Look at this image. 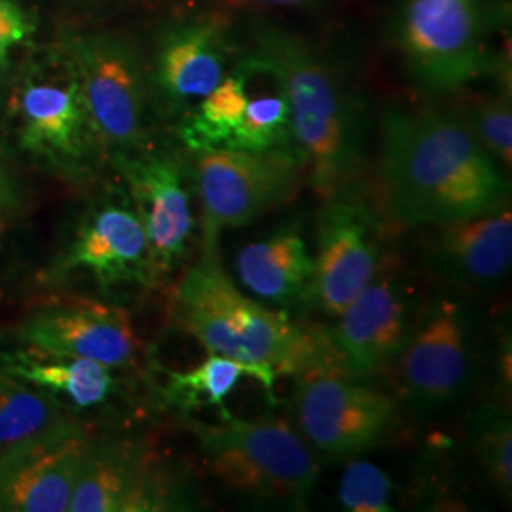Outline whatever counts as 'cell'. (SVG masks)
Listing matches in <instances>:
<instances>
[{
	"label": "cell",
	"mask_w": 512,
	"mask_h": 512,
	"mask_svg": "<svg viewBox=\"0 0 512 512\" xmlns=\"http://www.w3.org/2000/svg\"><path fill=\"white\" fill-rule=\"evenodd\" d=\"M505 169L476 141L461 112L385 110L378 184L385 215L408 228H435L509 203Z\"/></svg>",
	"instance_id": "cell-1"
},
{
	"label": "cell",
	"mask_w": 512,
	"mask_h": 512,
	"mask_svg": "<svg viewBox=\"0 0 512 512\" xmlns=\"http://www.w3.org/2000/svg\"><path fill=\"white\" fill-rule=\"evenodd\" d=\"M253 50L279 76L289 105L294 145L311 188L327 202L349 192L365 164L370 114L365 97L323 52L277 23H256Z\"/></svg>",
	"instance_id": "cell-2"
},
{
	"label": "cell",
	"mask_w": 512,
	"mask_h": 512,
	"mask_svg": "<svg viewBox=\"0 0 512 512\" xmlns=\"http://www.w3.org/2000/svg\"><path fill=\"white\" fill-rule=\"evenodd\" d=\"M171 321L194 336L209 355L251 366L270 395L277 378L336 370L327 332L304 329L287 311L270 310L241 293L217 251H203L200 262L177 283Z\"/></svg>",
	"instance_id": "cell-3"
},
{
	"label": "cell",
	"mask_w": 512,
	"mask_h": 512,
	"mask_svg": "<svg viewBox=\"0 0 512 512\" xmlns=\"http://www.w3.org/2000/svg\"><path fill=\"white\" fill-rule=\"evenodd\" d=\"M192 423L209 471L232 494L304 509L319 476L315 452L287 421Z\"/></svg>",
	"instance_id": "cell-4"
},
{
	"label": "cell",
	"mask_w": 512,
	"mask_h": 512,
	"mask_svg": "<svg viewBox=\"0 0 512 512\" xmlns=\"http://www.w3.org/2000/svg\"><path fill=\"white\" fill-rule=\"evenodd\" d=\"M494 19L488 0H403L395 42L410 80L425 92L456 93L490 73Z\"/></svg>",
	"instance_id": "cell-5"
},
{
	"label": "cell",
	"mask_w": 512,
	"mask_h": 512,
	"mask_svg": "<svg viewBox=\"0 0 512 512\" xmlns=\"http://www.w3.org/2000/svg\"><path fill=\"white\" fill-rule=\"evenodd\" d=\"M194 184L202 205L203 251H217L222 230L241 228L285 205L300 188V152L194 150Z\"/></svg>",
	"instance_id": "cell-6"
},
{
	"label": "cell",
	"mask_w": 512,
	"mask_h": 512,
	"mask_svg": "<svg viewBox=\"0 0 512 512\" xmlns=\"http://www.w3.org/2000/svg\"><path fill=\"white\" fill-rule=\"evenodd\" d=\"M403 403L416 414L446 412L471 391L478 368L475 313L458 298H439L416 317L389 366Z\"/></svg>",
	"instance_id": "cell-7"
},
{
	"label": "cell",
	"mask_w": 512,
	"mask_h": 512,
	"mask_svg": "<svg viewBox=\"0 0 512 512\" xmlns=\"http://www.w3.org/2000/svg\"><path fill=\"white\" fill-rule=\"evenodd\" d=\"M298 433L327 458L359 456L384 440L399 416V404L336 370L300 376L296 393Z\"/></svg>",
	"instance_id": "cell-8"
},
{
	"label": "cell",
	"mask_w": 512,
	"mask_h": 512,
	"mask_svg": "<svg viewBox=\"0 0 512 512\" xmlns=\"http://www.w3.org/2000/svg\"><path fill=\"white\" fill-rule=\"evenodd\" d=\"M384 232L374 211L351 192L325 202L317 224L310 300L338 317L384 266Z\"/></svg>",
	"instance_id": "cell-9"
},
{
	"label": "cell",
	"mask_w": 512,
	"mask_h": 512,
	"mask_svg": "<svg viewBox=\"0 0 512 512\" xmlns=\"http://www.w3.org/2000/svg\"><path fill=\"white\" fill-rule=\"evenodd\" d=\"M336 319L327 330L334 365L355 382L389 370L416 323L412 294L385 264Z\"/></svg>",
	"instance_id": "cell-10"
},
{
	"label": "cell",
	"mask_w": 512,
	"mask_h": 512,
	"mask_svg": "<svg viewBox=\"0 0 512 512\" xmlns=\"http://www.w3.org/2000/svg\"><path fill=\"white\" fill-rule=\"evenodd\" d=\"M73 61L93 133L110 147H137L147 128V84L139 55L122 38L95 35L74 46Z\"/></svg>",
	"instance_id": "cell-11"
},
{
	"label": "cell",
	"mask_w": 512,
	"mask_h": 512,
	"mask_svg": "<svg viewBox=\"0 0 512 512\" xmlns=\"http://www.w3.org/2000/svg\"><path fill=\"white\" fill-rule=\"evenodd\" d=\"M90 442L69 418L0 450V511H69Z\"/></svg>",
	"instance_id": "cell-12"
},
{
	"label": "cell",
	"mask_w": 512,
	"mask_h": 512,
	"mask_svg": "<svg viewBox=\"0 0 512 512\" xmlns=\"http://www.w3.org/2000/svg\"><path fill=\"white\" fill-rule=\"evenodd\" d=\"M16 110L25 147L52 158L82 156L93 128L73 59L33 65L19 84Z\"/></svg>",
	"instance_id": "cell-13"
},
{
	"label": "cell",
	"mask_w": 512,
	"mask_h": 512,
	"mask_svg": "<svg viewBox=\"0 0 512 512\" xmlns=\"http://www.w3.org/2000/svg\"><path fill=\"white\" fill-rule=\"evenodd\" d=\"M21 336L40 351L84 357L109 366L128 365L135 334L128 311L88 298H57L21 323Z\"/></svg>",
	"instance_id": "cell-14"
},
{
	"label": "cell",
	"mask_w": 512,
	"mask_h": 512,
	"mask_svg": "<svg viewBox=\"0 0 512 512\" xmlns=\"http://www.w3.org/2000/svg\"><path fill=\"white\" fill-rule=\"evenodd\" d=\"M116 165L128 183L135 213L145 228L150 277H164L183 258L194 232L183 167L167 156L131 158L126 154H118Z\"/></svg>",
	"instance_id": "cell-15"
},
{
	"label": "cell",
	"mask_w": 512,
	"mask_h": 512,
	"mask_svg": "<svg viewBox=\"0 0 512 512\" xmlns=\"http://www.w3.org/2000/svg\"><path fill=\"white\" fill-rule=\"evenodd\" d=\"M173 499L152 471L143 444L133 440L90 442L74 486L69 511H165Z\"/></svg>",
	"instance_id": "cell-16"
},
{
	"label": "cell",
	"mask_w": 512,
	"mask_h": 512,
	"mask_svg": "<svg viewBox=\"0 0 512 512\" xmlns=\"http://www.w3.org/2000/svg\"><path fill=\"white\" fill-rule=\"evenodd\" d=\"M425 249L429 272L463 289L501 285L512 266L511 203L433 228Z\"/></svg>",
	"instance_id": "cell-17"
},
{
	"label": "cell",
	"mask_w": 512,
	"mask_h": 512,
	"mask_svg": "<svg viewBox=\"0 0 512 512\" xmlns=\"http://www.w3.org/2000/svg\"><path fill=\"white\" fill-rule=\"evenodd\" d=\"M232 59L230 31L219 18L188 19L160 38L154 82L169 105L183 109L219 86Z\"/></svg>",
	"instance_id": "cell-18"
},
{
	"label": "cell",
	"mask_w": 512,
	"mask_h": 512,
	"mask_svg": "<svg viewBox=\"0 0 512 512\" xmlns=\"http://www.w3.org/2000/svg\"><path fill=\"white\" fill-rule=\"evenodd\" d=\"M65 268H86L101 283L150 281L145 228L135 211L105 205L84 220L63 262Z\"/></svg>",
	"instance_id": "cell-19"
},
{
	"label": "cell",
	"mask_w": 512,
	"mask_h": 512,
	"mask_svg": "<svg viewBox=\"0 0 512 512\" xmlns=\"http://www.w3.org/2000/svg\"><path fill=\"white\" fill-rule=\"evenodd\" d=\"M236 272L239 283L260 302L291 308L310 300L313 258L293 224L245 245Z\"/></svg>",
	"instance_id": "cell-20"
},
{
	"label": "cell",
	"mask_w": 512,
	"mask_h": 512,
	"mask_svg": "<svg viewBox=\"0 0 512 512\" xmlns=\"http://www.w3.org/2000/svg\"><path fill=\"white\" fill-rule=\"evenodd\" d=\"M247 82V105L226 148L249 152L296 150L291 105L274 67L251 48L239 59Z\"/></svg>",
	"instance_id": "cell-21"
},
{
	"label": "cell",
	"mask_w": 512,
	"mask_h": 512,
	"mask_svg": "<svg viewBox=\"0 0 512 512\" xmlns=\"http://www.w3.org/2000/svg\"><path fill=\"white\" fill-rule=\"evenodd\" d=\"M40 357L21 355L6 372L23 382L48 387L71 399L80 408L105 403L114 389L109 366L84 357H67L40 351Z\"/></svg>",
	"instance_id": "cell-22"
},
{
	"label": "cell",
	"mask_w": 512,
	"mask_h": 512,
	"mask_svg": "<svg viewBox=\"0 0 512 512\" xmlns=\"http://www.w3.org/2000/svg\"><path fill=\"white\" fill-rule=\"evenodd\" d=\"M247 105V82L241 65L234 63L232 71L219 86L205 95L194 112H190L181 129L184 145L194 150L226 148L239 126Z\"/></svg>",
	"instance_id": "cell-23"
},
{
	"label": "cell",
	"mask_w": 512,
	"mask_h": 512,
	"mask_svg": "<svg viewBox=\"0 0 512 512\" xmlns=\"http://www.w3.org/2000/svg\"><path fill=\"white\" fill-rule=\"evenodd\" d=\"M245 376L258 382V374L251 366L228 357L209 355L207 361L188 372H169L167 399L183 410L213 406L226 418L230 412L224 401Z\"/></svg>",
	"instance_id": "cell-24"
},
{
	"label": "cell",
	"mask_w": 512,
	"mask_h": 512,
	"mask_svg": "<svg viewBox=\"0 0 512 512\" xmlns=\"http://www.w3.org/2000/svg\"><path fill=\"white\" fill-rule=\"evenodd\" d=\"M478 467L490 486L503 499L512 495V423L509 410L501 404H484L471 423Z\"/></svg>",
	"instance_id": "cell-25"
},
{
	"label": "cell",
	"mask_w": 512,
	"mask_h": 512,
	"mask_svg": "<svg viewBox=\"0 0 512 512\" xmlns=\"http://www.w3.org/2000/svg\"><path fill=\"white\" fill-rule=\"evenodd\" d=\"M69 420L46 395L0 372V450Z\"/></svg>",
	"instance_id": "cell-26"
},
{
	"label": "cell",
	"mask_w": 512,
	"mask_h": 512,
	"mask_svg": "<svg viewBox=\"0 0 512 512\" xmlns=\"http://www.w3.org/2000/svg\"><path fill=\"white\" fill-rule=\"evenodd\" d=\"M476 141L505 171L512 165L511 93L501 92L482 97L461 112Z\"/></svg>",
	"instance_id": "cell-27"
},
{
	"label": "cell",
	"mask_w": 512,
	"mask_h": 512,
	"mask_svg": "<svg viewBox=\"0 0 512 512\" xmlns=\"http://www.w3.org/2000/svg\"><path fill=\"white\" fill-rule=\"evenodd\" d=\"M393 482L365 459H349L338 484V503L349 512H391Z\"/></svg>",
	"instance_id": "cell-28"
},
{
	"label": "cell",
	"mask_w": 512,
	"mask_h": 512,
	"mask_svg": "<svg viewBox=\"0 0 512 512\" xmlns=\"http://www.w3.org/2000/svg\"><path fill=\"white\" fill-rule=\"evenodd\" d=\"M31 33V23L14 0H0V65H6L14 44Z\"/></svg>",
	"instance_id": "cell-29"
},
{
	"label": "cell",
	"mask_w": 512,
	"mask_h": 512,
	"mask_svg": "<svg viewBox=\"0 0 512 512\" xmlns=\"http://www.w3.org/2000/svg\"><path fill=\"white\" fill-rule=\"evenodd\" d=\"M260 4H275V6H308L313 0H253Z\"/></svg>",
	"instance_id": "cell-30"
}]
</instances>
